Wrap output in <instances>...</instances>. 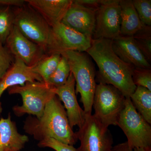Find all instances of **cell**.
Here are the masks:
<instances>
[{
	"instance_id": "cell-3",
	"label": "cell",
	"mask_w": 151,
	"mask_h": 151,
	"mask_svg": "<svg viewBox=\"0 0 151 151\" xmlns=\"http://www.w3.org/2000/svg\"><path fill=\"white\" fill-rule=\"evenodd\" d=\"M14 14V25L25 37L41 47L47 55L61 54L52 27L36 11L25 4L18 8Z\"/></svg>"
},
{
	"instance_id": "cell-31",
	"label": "cell",
	"mask_w": 151,
	"mask_h": 151,
	"mask_svg": "<svg viewBox=\"0 0 151 151\" xmlns=\"http://www.w3.org/2000/svg\"><path fill=\"white\" fill-rule=\"evenodd\" d=\"M134 151H151V147L144 148L134 149Z\"/></svg>"
},
{
	"instance_id": "cell-26",
	"label": "cell",
	"mask_w": 151,
	"mask_h": 151,
	"mask_svg": "<svg viewBox=\"0 0 151 151\" xmlns=\"http://www.w3.org/2000/svg\"><path fill=\"white\" fill-rule=\"evenodd\" d=\"M13 58L5 45L0 42V80L13 63Z\"/></svg>"
},
{
	"instance_id": "cell-6",
	"label": "cell",
	"mask_w": 151,
	"mask_h": 151,
	"mask_svg": "<svg viewBox=\"0 0 151 151\" xmlns=\"http://www.w3.org/2000/svg\"><path fill=\"white\" fill-rule=\"evenodd\" d=\"M126 97L112 85L99 82L97 84L93 106V116L105 127L117 126L125 105Z\"/></svg>"
},
{
	"instance_id": "cell-14",
	"label": "cell",
	"mask_w": 151,
	"mask_h": 151,
	"mask_svg": "<svg viewBox=\"0 0 151 151\" xmlns=\"http://www.w3.org/2000/svg\"><path fill=\"white\" fill-rule=\"evenodd\" d=\"M116 54L124 62L134 68L151 69V65L139 48L133 36L119 35L112 40Z\"/></svg>"
},
{
	"instance_id": "cell-20",
	"label": "cell",
	"mask_w": 151,
	"mask_h": 151,
	"mask_svg": "<svg viewBox=\"0 0 151 151\" xmlns=\"http://www.w3.org/2000/svg\"><path fill=\"white\" fill-rule=\"evenodd\" d=\"M61 57L60 53L46 55L32 66L33 69L41 77L44 82L48 84L49 80L56 69Z\"/></svg>"
},
{
	"instance_id": "cell-17",
	"label": "cell",
	"mask_w": 151,
	"mask_h": 151,
	"mask_svg": "<svg viewBox=\"0 0 151 151\" xmlns=\"http://www.w3.org/2000/svg\"><path fill=\"white\" fill-rule=\"evenodd\" d=\"M25 135L19 133L10 114L0 119V151H19L28 142Z\"/></svg>"
},
{
	"instance_id": "cell-22",
	"label": "cell",
	"mask_w": 151,
	"mask_h": 151,
	"mask_svg": "<svg viewBox=\"0 0 151 151\" xmlns=\"http://www.w3.org/2000/svg\"><path fill=\"white\" fill-rule=\"evenodd\" d=\"M70 72V66L67 59L61 55L58 65L50 78L48 84L55 88L64 85L67 81Z\"/></svg>"
},
{
	"instance_id": "cell-28",
	"label": "cell",
	"mask_w": 151,
	"mask_h": 151,
	"mask_svg": "<svg viewBox=\"0 0 151 151\" xmlns=\"http://www.w3.org/2000/svg\"><path fill=\"white\" fill-rule=\"evenodd\" d=\"M76 2L89 8L97 10L107 2V0H76Z\"/></svg>"
},
{
	"instance_id": "cell-8",
	"label": "cell",
	"mask_w": 151,
	"mask_h": 151,
	"mask_svg": "<svg viewBox=\"0 0 151 151\" xmlns=\"http://www.w3.org/2000/svg\"><path fill=\"white\" fill-rule=\"evenodd\" d=\"M80 145L76 151H113V137L108 127L93 115H86L85 122L76 132Z\"/></svg>"
},
{
	"instance_id": "cell-7",
	"label": "cell",
	"mask_w": 151,
	"mask_h": 151,
	"mask_svg": "<svg viewBox=\"0 0 151 151\" xmlns=\"http://www.w3.org/2000/svg\"><path fill=\"white\" fill-rule=\"evenodd\" d=\"M117 126L124 132L128 145L133 150L151 147V124L138 113L130 97L126 98Z\"/></svg>"
},
{
	"instance_id": "cell-12",
	"label": "cell",
	"mask_w": 151,
	"mask_h": 151,
	"mask_svg": "<svg viewBox=\"0 0 151 151\" xmlns=\"http://www.w3.org/2000/svg\"><path fill=\"white\" fill-rule=\"evenodd\" d=\"M75 84V79L70 72L66 83L55 89L56 96L64 104L68 122L72 129L75 126L81 128L85 122L86 116L77 101Z\"/></svg>"
},
{
	"instance_id": "cell-4",
	"label": "cell",
	"mask_w": 151,
	"mask_h": 151,
	"mask_svg": "<svg viewBox=\"0 0 151 151\" xmlns=\"http://www.w3.org/2000/svg\"><path fill=\"white\" fill-rule=\"evenodd\" d=\"M70 66L75 81V91L81 96L86 115H92V106L97 84L95 70L89 55L86 52L67 50L61 53Z\"/></svg>"
},
{
	"instance_id": "cell-18",
	"label": "cell",
	"mask_w": 151,
	"mask_h": 151,
	"mask_svg": "<svg viewBox=\"0 0 151 151\" xmlns=\"http://www.w3.org/2000/svg\"><path fill=\"white\" fill-rule=\"evenodd\" d=\"M121 24L120 35L133 36L144 26L132 0H120Z\"/></svg>"
},
{
	"instance_id": "cell-11",
	"label": "cell",
	"mask_w": 151,
	"mask_h": 151,
	"mask_svg": "<svg viewBox=\"0 0 151 151\" xmlns=\"http://www.w3.org/2000/svg\"><path fill=\"white\" fill-rule=\"evenodd\" d=\"M96 11L73 1L61 23L92 39L95 28Z\"/></svg>"
},
{
	"instance_id": "cell-16",
	"label": "cell",
	"mask_w": 151,
	"mask_h": 151,
	"mask_svg": "<svg viewBox=\"0 0 151 151\" xmlns=\"http://www.w3.org/2000/svg\"><path fill=\"white\" fill-rule=\"evenodd\" d=\"M25 2L52 27L61 22L73 1L27 0Z\"/></svg>"
},
{
	"instance_id": "cell-15",
	"label": "cell",
	"mask_w": 151,
	"mask_h": 151,
	"mask_svg": "<svg viewBox=\"0 0 151 151\" xmlns=\"http://www.w3.org/2000/svg\"><path fill=\"white\" fill-rule=\"evenodd\" d=\"M52 28L61 53L67 50L86 52L91 47L92 38L77 32L62 23Z\"/></svg>"
},
{
	"instance_id": "cell-10",
	"label": "cell",
	"mask_w": 151,
	"mask_h": 151,
	"mask_svg": "<svg viewBox=\"0 0 151 151\" xmlns=\"http://www.w3.org/2000/svg\"><path fill=\"white\" fill-rule=\"evenodd\" d=\"M4 45L14 58L28 66H34L47 55L43 49L29 40L14 25Z\"/></svg>"
},
{
	"instance_id": "cell-23",
	"label": "cell",
	"mask_w": 151,
	"mask_h": 151,
	"mask_svg": "<svg viewBox=\"0 0 151 151\" xmlns=\"http://www.w3.org/2000/svg\"><path fill=\"white\" fill-rule=\"evenodd\" d=\"M139 48L149 62L151 60V28L144 25L142 28L133 36Z\"/></svg>"
},
{
	"instance_id": "cell-5",
	"label": "cell",
	"mask_w": 151,
	"mask_h": 151,
	"mask_svg": "<svg viewBox=\"0 0 151 151\" xmlns=\"http://www.w3.org/2000/svg\"><path fill=\"white\" fill-rule=\"evenodd\" d=\"M55 87L44 81L27 82L23 86H13L8 89L10 94H19L22 99V105L13 108L16 116L29 114L40 119L47 103L56 94Z\"/></svg>"
},
{
	"instance_id": "cell-13",
	"label": "cell",
	"mask_w": 151,
	"mask_h": 151,
	"mask_svg": "<svg viewBox=\"0 0 151 151\" xmlns=\"http://www.w3.org/2000/svg\"><path fill=\"white\" fill-rule=\"evenodd\" d=\"M8 70L0 80V100L4 92L13 86H23L27 82L43 81L35 72L32 66H28L18 58H15ZM3 111L0 101V114Z\"/></svg>"
},
{
	"instance_id": "cell-24",
	"label": "cell",
	"mask_w": 151,
	"mask_h": 151,
	"mask_svg": "<svg viewBox=\"0 0 151 151\" xmlns=\"http://www.w3.org/2000/svg\"><path fill=\"white\" fill-rule=\"evenodd\" d=\"M132 1L142 23L151 27V0H133Z\"/></svg>"
},
{
	"instance_id": "cell-2",
	"label": "cell",
	"mask_w": 151,
	"mask_h": 151,
	"mask_svg": "<svg viewBox=\"0 0 151 151\" xmlns=\"http://www.w3.org/2000/svg\"><path fill=\"white\" fill-rule=\"evenodd\" d=\"M24 127L25 132L39 142L50 138L73 146L78 141L76 133L69 124L65 108L56 95L47 104L41 118L29 116Z\"/></svg>"
},
{
	"instance_id": "cell-27",
	"label": "cell",
	"mask_w": 151,
	"mask_h": 151,
	"mask_svg": "<svg viewBox=\"0 0 151 151\" xmlns=\"http://www.w3.org/2000/svg\"><path fill=\"white\" fill-rule=\"evenodd\" d=\"M38 146L41 148H50L55 151H76L73 146L63 144L50 138L40 141Z\"/></svg>"
},
{
	"instance_id": "cell-29",
	"label": "cell",
	"mask_w": 151,
	"mask_h": 151,
	"mask_svg": "<svg viewBox=\"0 0 151 151\" xmlns=\"http://www.w3.org/2000/svg\"><path fill=\"white\" fill-rule=\"evenodd\" d=\"M25 1L23 0H0V7L16 6L21 7L25 5Z\"/></svg>"
},
{
	"instance_id": "cell-21",
	"label": "cell",
	"mask_w": 151,
	"mask_h": 151,
	"mask_svg": "<svg viewBox=\"0 0 151 151\" xmlns=\"http://www.w3.org/2000/svg\"><path fill=\"white\" fill-rule=\"evenodd\" d=\"M14 17L11 7H0V42L4 45L13 27Z\"/></svg>"
},
{
	"instance_id": "cell-25",
	"label": "cell",
	"mask_w": 151,
	"mask_h": 151,
	"mask_svg": "<svg viewBox=\"0 0 151 151\" xmlns=\"http://www.w3.org/2000/svg\"><path fill=\"white\" fill-rule=\"evenodd\" d=\"M132 78L136 86H142L151 91V69L134 68Z\"/></svg>"
},
{
	"instance_id": "cell-30",
	"label": "cell",
	"mask_w": 151,
	"mask_h": 151,
	"mask_svg": "<svg viewBox=\"0 0 151 151\" xmlns=\"http://www.w3.org/2000/svg\"><path fill=\"white\" fill-rule=\"evenodd\" d=\"M113 151H134V150L130 147L126 142L113 147Z\"/></svg>"
},
{
	"instance_id": "cell-9",
	"label": "cell",
	"mask_w": 151,
	"mask_h": 151,
	"mask_svg": "<svg viewBox=\"0 0 151 151\" xmlns=\"http://www.w3.org/2000/svg\"><path fill=\"white\" fill-rule=\"evenodd\" d=\"M120 0H107L96 11L92 39L113 40L120 35L121 17Z\"/></svg>"
},
{
	"instance_id": "cell-19",
	"label": "cell",
	"mask_w": 151,
	"mask_h": 151,
	"mask_svg": "<svg viewBox=\"0 0 151 151\" xmlns=\"http://www.w3.org/2000/svg\"><path fill=\"white\" fill-rule=\"evenodd\" d=\"M130 98L138 113L151 124V91L142 86H137Z\"/></svg>"
},
{
	"instance_id": "cell-1",
	"label": "cell",
	"mask_w": 151,
	"mask_h": 151,
	"mask_svg": "<svg viewBox=\"0 0 151 151\" xmlns=\"http://www.w3.org/2000/svg\"><path fill=\"white\" fill-rule=\"evenodd\" d=\"M86 52L98 67L99 82L112 85L126 98L130 97L137 87L132 78L134 68L116 54L112 47V40L92 39L91 47Z\"/></svg>"
}]
</instances>
